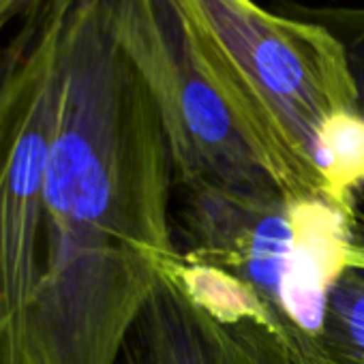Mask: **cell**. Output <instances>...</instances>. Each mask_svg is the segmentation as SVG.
<instances>
[{
    "mask_svg": "<svg viewBox=\"0 0 364 364\" xmlns=\"http://www.w3.org/2000/svg\"><path fill=\"white\" fill-rule=\"evenodd\" d=\"M185 3L221 58L247 144L279 189L358 217L364 112L341 41L255 0Z\"/></svg>",
    "mask_w": 364,
    "mask_h": 364,
    "instance_id": "cell-2",
    "label": "cell"
},
{
    "mask_svg": "<svg viewBox=\"0 0 364 364\" xmlns=\"http://www.w3.org/2000/svg\"><path fill=\"white\" fill-rule=\"evenodd\" d=\"M274 9L311 20V22L328 28L341 41V46L347 54V60H349V69H351L355 88H358L360 107L364 112V5L311 7V5L294 3V0H281ZM362 200H364V189H362Z\"/></svg>",
    "mask_w": 364,
    "mask_h": 364,
    "instance_id": "cell-6",
    "label": "cell"
},
{
    "mask_svg": "<svg viewBox=\"0 0 364 364\" xmlns=\"http://www.w3.org/2000/svg\"><path fill=\"white\" fill-rule=\"evenodd\" d=\"M345 268L364 272V223H355L353 234L345 249Z\"/></svg>",
    "mask_w": 364,
    "mask_h": 364,
    "instance_id": "cell-7",
    "label": "cell"
},
{
    "mask_svg": "<svg viewBox=\"0 0 364 364\" xmlns=\"http://www.w3.org/2000/svg\"><path fill=\"white\" fill-rule=\"evenodd\" d=\"M69 0H28L0 39V364H16L37 285L48 159L63 90Z\"/></svg>",
    "mask_w": 364,
    "mask_h": 364,
    "instance_id": "cell-4",
    "label": "cell"
},
{
    "mask_svg": "<svg viewBox=\"0 0 364 364\" xmlns=\"http://www.w3.org/2000/svg\"><path fill=\"white\" fill-rule=\"evenodd\" d=\"M60 56L37 285L16 364H118L131 328L182 259L173 165L107 0H69Z\"/></svg>",
    "mask_w": 364,
    "mask_h": 364,
    "instance_id": "cell-1",
    "label": "cell"
},
{
    "mask_svg": "<svg viewBox=\"0 0 364 364\" xmlns=\"http://www.w3.org/2000/svg\"><path fill=\"white\" fill-rule=\"evenodd\" d=\"M298 364H364V272L343 268L332 279Z\"/></svg>",
    "mask_w": 364,
    "mask_h": 364,
    "instance_id": "cell-5",
    "label": "cell"
},
{
    "mask_svg": "<svg viewBox=\"0 0 364 364\" xmlns=\"http://www.w3.org/2000/svg\"><path fill=\"white\" fill-rule=\"evenodd\" d=\"M180 189L173 228L182 259L249 294L298 360L332 279L345 268L358 217L291 200L277 185L238 189L200 182Z\"/></svg>",
    "mask_w": 364,
    "mask_h": 364,
    "instance_id": "cell-3",
    "label": "cell"
}]
</instances>
